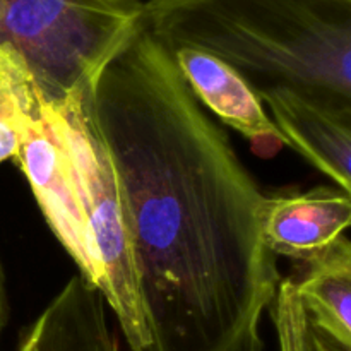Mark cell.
I'll return each mask as SVG.
<instances>
[{
    "label": "cell",
    "mask_w": 351,
    "mask_h": 351,
    "mask_svg": "<svg viewBox=\"0 0 351 351\" xmlns=\"http://www.w3.org/2000/svg\"><path fill=\"white\" fill-rule=\"evenodd\" d=\"M125 199L149 351H263L266 195L143 23L93 82Z\"/></svg>",
    "instance_id": "6da1fadb"
},
{
    "label": "cell",
    "mask_w": 351,
    "mask_h": 351,
    "mask_svg": "<svg viewBox=\"0 0 351 351\" xmlns=\"http://www.w3.org/2000/svg\"><path fill=\"white\" fill-rule=\"evenodd\" d=\"M141 23L168 50L219 58L256 93L285 86L351 106V0H146Z\"/></svg>",
    "instance_id": "7a4b0ae2"
},
{
    "label": "cell",
    "mask_w": 351,
    "mask_h": 351,
    "mask_svg": "<svg viewBox=\"0 0 351 351\" xmlns=\"http://www.w3.org/2000/svg\"><path fill=\"white\" fill-rule=\"evenodd\" d=\"M143 0H0V48L51 103L98 77L141 24Z\"/></svg>",
    "instance_id": "3957f363"
},
{
    "label": "cell",
    "mask_w": 351,
    "mask_h": 351,
    "mask_svg": "<svg viewBox=\"0 0 351 351\" xmlns=\"http://www.w3.org/2000/svg\"><path fill=\"white\" fill-rule=\"evenodd\" d=\"M95 82V81H93ZM93 82L58 103V122L74 163L86 228L103 271L101 293L132 351H149L125 199L93 103Z\"/></svg>",
    "instance_id": "277c9868"
},
{
    "label": "cell",
    "mask_w": 351,
    "mask_h": 351,
    "mask_svg": "<svg viewBox=\"0 0 351 351\" xmlns=\"http://www.w3.org/2000/svg\"><path fill=\"white\" fill-rule=\"evenodd\" d=\"M10 57L17 101V153L14 161L29 182L41 213L75 263L77 273L101 291L103 271L86 228L77 177L57 110L26 65L14 53Z\"/></svg>",
    "instance_id": "5b68a950"
},
{
    "label": "cell",
    "mask_w": 351,
    "mask_h": 351,
    "mask_svg": "<svg viewBox=\"0 0 351 351\" xmlns=\"http://www.w3.org/2000/svg\"><path fill=\"white\" fill-rule=\"evenodd\" d=\"M287 146L351 194V106L276 86L257 91Z\"/></svg>",
    "instance_id": "8992f818"
},
{
    "label": "cell",
    "mask_w": 351,
    "mask_h": 351,
    "mask_svg": "<svg viewBox=\"0 0 351 351\" xmlns=\"http://www.w3.org/2000/svg\"><path fill=\"white\" fill-rule=\"evenodd\" d=\"M261 223L264 242L274 256L307 263L345 235L351 223V194L336 185H319L266 195Z\"/></svg>",
    "instance_id": "52a82bcc"
},
{
    "label": "cell",
    "mask_w": 351,
    "mask_h": 351,
    "mask_svg": "<svg viewBox=\"0 0 351 351\" xmlns=\"http://www.w3.org/2000/svg\"><path fill=\"white\" fill-rule=\"evenodd\" d=\"M170 53L195 99L247 137L263 156L287 146L256 89L239 72L194 48H173Z\"/></svg>",
    "instance_id": "ba28073f"
},
{
    "label": "cell",
    "mask_w": 351,
    "mask_h": 351,
    "mask_svg": "<svg viewBox=\"0 0 351 351\" xmlns=\"http://www.w3.org/2000/svg\"><path fill=\"white\" fill-rule=\"evenodd\" d=\"M106 308L101 291L74 274L21 335L17 351H119Z\"/></svg>",
    "instance_id": "9c48e42d"
},
{
    "label": "cell",
    "mask_w": 351,
    "mask_h": 351,
    "mask_svg": "<svg viewBox=\"0 0 351 351\" xmlns=\"http://www.w3.org/2000/svg\"><path fill=\"white\" fill-rule=\"evenodd\" d=\"M288 278L312 329L339 348L351 351V243L346 235Z\"/></svg>",
    "instance_id": "30bf717a"
},
{
    "label": "cell",
    "mask_w": 351,
    "mask_h": 351,
    "mask_svg": "<svg viewBox=\"0 0 351 351\" xmlns=\"http://www.w3.org/2000/svg\"><path fill=\"white\" fill-rule=\"evenodd\" d=\"M17 153V101L12 81V57L0 48V165Z\"/></svg>",
    "instance_id": "8fae6325"
},
{
    "label": "cell",
    "mask_w": 351,
    "mask_h": 351,
    "mask_svg": "<svg viewBox=\"0 0 351 351\" xmlns=\"http://www.w3.org/2000/svg\"><path fill=\"white\" fill-rule=\"evenodd\" d=\"M7 297H5V285H3V273L2 266H0V332H2L3 326L7 322Z\"/></svg>",
    "instance_id": "7c38bea8"
},
{
    "label": "cell",
    "mask_w": 351,
    "mask_h": 351,
    "mask_svg": "<svg viewBox=\"0 0 351 351\" xmlns=\"http://www.w3.org/2000/svg\"><path fill=\"white\" fill-rule=\"evenodd\" d=\"M326 351H341V350H326Z\"/></svg>",
    "instance_id": "4fadbf2b"
}]
</instances>
